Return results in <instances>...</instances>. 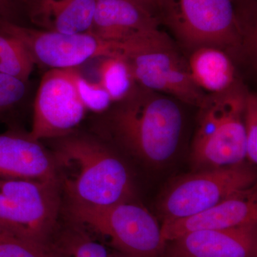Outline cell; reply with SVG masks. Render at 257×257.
<instances>
[{
  "label": "cell",
  "instance_id": "obj_15",
  "mask_svg": "<svg viewBox=\"0 0 257 257\" xmlns=\"http://www.w3.org/2000/svg\"><path fill=\"white\" fill-rule=\"evenodd\" d=\"M96 5V0H31L25 8L43 30L83 34L90 32Z\"/></svg>",
  "mask_w": 257,
  "mask_h": 257
},
{
  "label": "cell",
  "instance_id": "obj_3",
  "mask_svg": "<svg viewBox=\"0 0 257 257\" xmlns=\"http://www.w3.org/2000/svg\"><path fill=\"white\" fill-rule=\"evenodd\" d=\"M160 19L190 52L211 47L232 60L256 57V27L243 23L231 0H163Z\"/></svg>",
  "mask_w": 257,
  "mask_h": 257
},
{
  "label": "cell",
  "instance_id": "obj_13",
  "mask_svg": "<svg viewBox=\"0 0 257 257\" xmlns=\"http://www.w3.org/2000/svg\"><path fill=\"white\" fill-rule=\"evenodd\" d=\"M0 179L59 182L54 156L40 142L13 132L0 133Z\"/></svg>",
  "mask_w": 257,
  "mask_h": 257
},
{
  "label": "cell",
  "instance_id": "obj_26",
  "mask_svg": "<svg viewBox=\"0 0 257 257\" xmlns=\"http://www.w3.org/2000/svg\"><path fill=\"white\" fill-rule=\"evenodd\" d=\"M15 1L16 2L17 4L20 3V4L24 5V6H26V5L30 3L31 0H15Z\"/></svg>",
  "mask_w": 257,
  "mask_h": 257
},
{
  "label": "cell",
  "instance_id": "obj_22",
  "mask_svg": "<svg viewBox=\"0 0 257 257\" xmlns=\"http://www.w3.org/2000/svg\"><path fill=\"white\" fill-rule=\"evenodd\" d=\"M27 83L15 76L0 72V113L13 109L23 100Z\"/></svg>",
  "mask_w": 257,
  "mask_h": 257
},
{
  "label": "cell",
  "instance_id": "obj_2",
  "mask_svg": "<svg viewBox=\"0 0 257 257\" xmlns=\"http://www.w3.org/2000/svg\"><path fill=\"white\" fill-rule=\"evenodd\" d=\"M57 140L53 156L69 203L102 207L130 202L131 176L109 149L95 139L73 133Z\"/></svg>",
  "mask_w": 257,
  "mask_h": 257
},
{
  "label": "cell",
  "instance_id": "obj_20",
  "mask_svg": "<svg viewBox=\"0 0 257 257\" xmlns=\"http://www.w3.org/2000/svg\"><path fill=\"white\" fill-rule=\"evenodd\" d=\"M73 81L76 90L87 110L100 113L110 107V96L101 84L87 80L74 69H67Z\"/></svg>",
  "mask_w": 257,
  "mask_h": 257
},
{
  "label": "cell",
  "instance_id": "obj_9",
  "mask_svg": "<svg viewBox=\"0 0 257 257\" xmlns=\"http://www.w3.org/2000/svg\"><path fill=\"white\" fill-rule=\"evenodd\" d=\"M0 30L18 39L35 64L50 69H74L96 57L121 56V44L101 40L90 33H60L11 22L0 23Z\"/></svg>",
  "mask_w": 257,
  "mask_h": 257
},
{
  "label": "cell",
  "instance_id": "obj_17",
  "mask_svg": "<svg viewBox=\"0 0 257 257\" xmlns=\"http://www.w3.org/2000/svg\"><path fill=\"white\" fill-rule=\"evenodd\" d=\"M99 84L113 102L122 100L137 84L128 62L121 56L104 57L99 67Z\"/></svg>",
  "mask_w": 257,
  "mask_h": 257
},
{
  "label": "cell",
  "instance_id": "obj_12",
  "mask_svg": "<svg viewBox=\"0 0 257 257\" xmlns=\"http://www.w3.org/2000/svg\"><path fill=\"white\" fill-rule=\"evenodd\" d=\"M172 242L167 257H256V224L194 231Z\"/></svg>",
  "mask_w": 257,
  "mask_h": 257
},
{
  "label": "cell",
  "instance_id": "obj_19",
  "mask_svg": "<svg viewBox=\"0 0 257 257\" xmlns=\"http://www.w3.org/2000/svg\"><path fill=\"white\" fill-rule=\"evenodd\" d=\"M0 257H54L50 245L22 237L0 226Z\"/></svg>",
  "mask_w": 257,
  "mask_h": 257
},
{
  "label": "cell",
  "instance_id": "obj_23",
  "mask_svg": "<svg viewBox=\"0 0 257 257\" xmlns=\"http://www.w3.org/2000/svg\"><path fill=\"white\" fill-rule=\"evenodd\" d=\"M239 18L247 23L256 22V0H231Z\"/></svg>",
  "mask_w": 257,
  "mask_h": 257
},
{
  "label": "cell",
  "instance_id": "obj_5",
  "mask_svg": "<svg viewBox=\"0 0 257 257\" xmlns=\"http://www.w3.org/2000/svg\"><path fill=\"white\" fill-rule=\"evenodd\" d=\"M121 57L138 85L189 105L202 106L207 94L193 82L187 60L167 34L157 29L122 44Z\"/></svg>",
  "mask_w": 257,
  "mask_h": 257
},
{
  "label": "cell",
  "instance_id": "obj_10",
  "mask_svg": "<svg viewBox=\"0 0 257 257\" xmlns=\"http://www.w3.org/2000/svg\"><path fill=\"white\" fill-rule=\"evenodd\" d=\"M86 111L68 71L49 69L37 90L28 136L40 142L70 135L84 119Z\"/></svg>",
  "mask_w": 257,
  "mask_h": 257
},
{
  "label": "cell",
  "instance_id": "obj_21",
  "mask_svg": "<svg viewBox=\"0 0 257 257\" xmlns=\"http://www.w3.org/2000/svg\"><path fill=\"white\" fill-rule=\"evenodd\" d=\"M243 127L246 139V159L257 162V96L248 91L243 110Z\"/></svg>",
  "mask_w": 257,
  "mask_h": 257
},
{
  "label": "cell",
  "instance_id": "obj_14",
  "mask_svg": "<svg viewBox=\"0 0 257 257\" xmlns=\"http://www.w3.org/2000/svg\"><path fill=\"white\" fill-rule=\"evenodd\" d=\"M160 18L133 0H96L89 33L124 44L157 30Z\"/></svg>",
  "mask_w": 257,
  "mask_h": 257
},
{
  "label": "cell",
  "instance_id": "obj_24",
  "mask_svg": "<svg viewBox=\"0 0 257 257\" xmlns=\"http://www.w3.org/2000/svg\"><path fill=\"white\" fill-rule=\"evenodd\" d=\"M17 5L15 0H0V23H15L13 20L16 14Z\"/></svg>",
  "mask_w": 257,
  "mask_h": 257
},
{
  "label": "cell",
  "instance_id": "obj_8",
  "mask_svg": "<svg viewBox=\"0 0 257 257\" xmlns=\"http://www.w3.org/2000/svg\"><path fill=\"white\" fill-rule=\"evenodd\" d=\"M256 175L242 165L194 171L179 177L159 202L163 221L194 215L254 186Z\"/></svg>",
  "mask_w": 257,
  "mask_h": 257
},
{
  "label": "cell",
  "instance_id": "obj_4",
  "mask_svg": "<svg viewBox=\"0 0 257 257\" xmlns=\"http://www.w3.org/2000/svg\"><path fill=\"white\" fill-rule=\"evenodd\" d=\"M248 90L238 81L207 94L199 108L190 162L194 171L242 165L246 158L243 110Z\"/></svg>",
  "mask_w": 257,
  "mask_h": 257
},
{
  "label": "cell",
  "instance_id": "obj_1",
  "mask_svg": "<svg viewBox=\"0 0 257 257\" xmlns=\"http://www.w3.org/2000/svg\"><path fill=\"white\" fill-rule=\"evenodd\" d=\"M115 140L137 159L159 168L175 157L184 127L182 109L174 98L137 85L111 111Z\"/></svg>",
  "mask_w": 257,
  "mask_h": 257
},
{
  "label": "cell",
  "instance_id": "obj_6",
  "mask_svg": "<svg viewBox=\"0 0 257 257\" xmlns=\"http://www.w3.org/2000/svg\"><path fill=\"white\" fill-rule=\"evenodd\" d=\"M74 221L106 236L125 257H161L166 241L155 216L130 202L94 207L69 203Z\"/></svg>",
  "mask_w": 257,
  "mask_h": 257
},
{
  "label": "cell",
  "instance_id": "obj_7",
  "mask_svg": "<svg viewBox=\"0 0 257 257\" xmlns=\"http://www.w3.org/2000/svg\"><path fill=\"white\" fill-rule=\"evenodd\" d=\"M58 182L0 179V226L50 245L59 210Z\"/></svg>",
  "mask_w": 257,
  "mask_h": 257
},
{
  "label": "cell",
  "instance_id": "obj_11",
  "mask_svg": "<svg viewBox=\"0 0 257 257\" xmlns=\"http://www.w3.org/2000/svg\"><path fill=\"white\" fill-rule=\"evenodd\" d=\"M256 224L255 185L194 215L163 221L161 231L162 237L167 242L194 231L226 229Z\"/></svg>",
  "mask_w": 257,
  "mask_h": 257
},
{
  "label": "cell",
  "instance_id": "obj_16",
  "mask_svg": "<svg viewBox=\"0 0 257 257\" xmlns=\"http://www.w3.org/2000/svg\"><path fill=\"white\" fill-rule=\"evenodd\" d=\"M187 64L193 82L204 92H223L239 81L231 57L215 47H202L193 50Z\"/></svg>",
  "mask_w": 257,
  "mask_h": 257
},
{
  "label": "cell",
  "instance_id": "obj_25",
  "mask_svg": "<svg viewBox=\"0 0 257 257\" xmlns=\"http://www.w3.org/2000/svg\"><path fill=\"white\" fill-rule=\"evenodd\" d=\"M144 8L160 18L161 8L163 0H133ZM161 20V19H160Z\"/></svg>",
  "mask_w": 257,
  "mask_h": 257
},
{
  "label": "cell",
  "instance_id": "obj_18",
  "mask_svg": "<svg viewBox=\"0 0 257 257\" xmlns=\"http://www.w3.org/2000/svg\"><path fill=\"white\" fill-rule=\"evenodd\" d=\"M35 64L25 45L16 37L0 30V72L28 82Z\"/></svg>",
  "mask_w": 257,
  "mask_h": 257
}]
</instances>
